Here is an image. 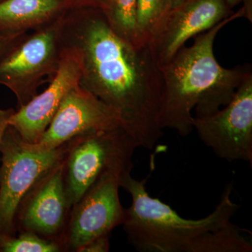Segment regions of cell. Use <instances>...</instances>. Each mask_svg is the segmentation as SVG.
I'll return each instance as SVG.
<instances>
[{
	"mask_svg": "<svg viewBox=\"0 0 252 252\" xmlns=\"http://www.w3.org/2000/svg\"><path fill=\"white\" fill-rule=\"evenodd\" d=\"M63 40L82 53L80 85L115 111L138 147L153 149L159 122L161 70L150 44L134 47L113 30L103 11L64 17Z\"/></svg>",
	"mask_w": 252,
	"mask_h": 252,
	"instance_id": "cell-1",
	"label": "cell"
},
{
	"mask_svg": "<svg viewBox=\"0 0 252 252\" xmlns=\"http://www.w3.org/2000/svg\"><path fill=\"white\" fill-rule=\"evenodd\" d=\"M121 187L130 194L123 228L127 243L140 252H252L250 230L232 223L239 205L232 199L233 184L222 192L220 202L208 216L190 220L170 205L151 196L145 180L124 172Z\"/></svg>",
	"mask_w": 252,
	"mask_h": 252,
	"instance_id": "cell-2",
	"label": "cell"
},
{
	"mask_svg": "<svg viewBox=\"0 0 252 252\" xmlns=\"http://www.w3.org/2000/svg\"><path fill=\"white\" fill-rule=\"evenodd\" d=\"M245 14L244 10L225 18L197 36L193 45L181 48L160 67L162 89L159 122L162 130L171 129L182 137H187L193 130V109L195 117H203L229 103L251 70L245 67H221L214 54V41L225 25L246 16Z\"/></svg>",
	"mask_w": 252,
	"mask_h": 252,
	"instance_id": "cell-3",
	"label": "cell"
},
{
	"mask_svg": "<svg viewBox=\"0 0 252 252\" xmlns=\"http://www.w3.org/2000/svg\"><path fill=\"white\" fill-rule=\"evenodd\" d=\"M64 16L47 26L25 33L0 59V84L16 96L18 107L37 94L39 86L52 80L63 49Z\"/></svg>",
	"mask_w": 252,
	"mask_h": 252,
	"instance_id": "cell-4",
	"label": "cell"
},
{
	"mask_svg": "<svg viewBox=\"0 0 252 252\" xmlns=\"http://www.w3.org/2000/svg\"><path fill=\"white\" fill-rule=\"evenodd\" d=\"M68 147L69 141L51 150L37 149L8 126L0 144V239L17 234L15 220L21 200L41 176L65 157Z\"/></svg>",
	"mask_w": 252,
	"mask_h": 252,
	"instance_id": "cell-5",
	"label": "cell"
},
{
	"mask_svg": "<svg viewBox=\"0 0 252 252\" xmlns=\"http://www.w3.org/2000/svg\"><path fill=\"white\" fill-rule=\"evenodd\" d=\"M137 147L122 127L88 132L69 140L63 178L70 207L109 168L132 164V156Z\"/></svg>",
	"mask_w": 252,
	"mask_h": 252,
	"instance_id": "cell-6",
	"label": "cell"
},
{
	"mask_svg": "<svg viewBox=\"0 0 252 252\" xmlns=\"http://www.w3.org/2000/svg\"><path fill=\"white\" fill-rule=\"evenodd\" d=\"M132 167L133 164L111 167L72 207L63 240L64 252H78L91 240L111 235L116 227L122 225L126 209L119 198L121 178Z\"/></svg>",
	"mask_w": 252,
	"mask_h": 252,
	"instance_id": "cell-7",
	"label": "cell"
},
{
	"mask_svg": "<svg viewBox=\"0 0 252 252\" xmlns=\"http://www.w3.org/2000/svg\"><path fill=\"white\" fill-rule=\"evenodd\" d=\"M198 138L220 158L252 165V73L249 72L223 109L203 117H193Z\"/></svg>",
	"mask_w": 252,
	"mask_h": 252,
	"instance_id": "cell-8",
	"label": "cell"
},
{
	"mask_svg": "<svg viewBox=\"0 0 252 252\" xmlns=\"http://www.w3.org/2000/svg\"><path fill=\"white\" fill-rule=\"evenodd\" d=\"M64 158L28 190L18 206L15 220L16 233L29 232L56 242L63 252V238L72 210L63 178Z\"/></svg>",
	"mask_w": 252,
	"mask_h": 252,
	"instance_id": "cell-9",
	"label": "cell"
},
{
	"mask_svg": "<svg viewBox=\"0 0 252 252\" xmlns=\"http://www.w3.org/2000/svg\"><path fill=\"white\" fill-rule=\"evenodd\" d=\"M83 58L77 46L63 40L59 69L44 92L15 110L9 126L25 142L36 144L40 140L68 93L80 84Z\"/></svg>",
	"mask_w": 252,
	"mask_h": 252,
	"instance_id": "cell-10",
	"label": "cell"
},
{
	"mask_svg": "<svg viewBox=\"0 0 252 252\" xmlns=\"http://www.w3.org/2000/svg\"><path fill=\"white\" fill-rule=\"evenodd\" d=\"M119 127L122 122L115 111L79 84L68 93L40 140L33 144L51 150L76 136Z\"/></svg>",
	"mask_w": 252,
	"mask_h": 252,
	"instance_id": "cell-11",
	"label": "cell"
},
{
	"mask_svg": "<svg viewBox=\"0 0 252 252\" xmlns=\"http://www.w3.org/2000/svg\"><path fill=\"white\" fill-rule=\"evenodd\" d=\"M225 0H185L162 20L150 44L160 67L193 36L229 17Z\"/></svg>",
	"mask_w": 252,
	"mask_h": 252,
	"instance_id": "cell-12",
	"label": "cell"
},
{
	"mask_svg": "<svg viewBox=\"0 0 252 252\" xmlns=\"http://www.w3.org/2000/svg\"><path fill=\"white\" fill-rule=\"evenodd\" d=\"M64 5L61 0H4L0 1V34L36 31L54 22Z\"/></svg>",
	"mask_w": 252,
	"mask_h": 252,
	"instance_id": "cell-13",
	"label": "cell"
},
{
	"mask_svg": "<svg viewBox=\"0 0 252 252\" xmlns=\"http://www.w3.org/2000/svg\"><path fill=\"white\" fill-rule=\"evenodd\" d=\"M137 0H108L103 13L113 30L136 48L149 43L142 40L136 23Z\"/></svg>",
	"mask_w": 252,
	"mask_h": 252,
	"instance_id": "cell-14",
	"label": "cell"
},
{
	"mask_svg": "<svg viewBox=\"0 0 252 252\" xmlns=\"http://www.w3.org/2000/svg\"><path fill=\"white\" fill-rule=\"evenodd\" d=\"M172 8V0H137L136 23L142 41L150 44L158 28Z\"/></svg>",
	"mask_w": 252,
	"mask_h": 252,
	"instance_id": "cell-15",
	"label": "cell"
},
{
	"mask_svg": "<svg viewBox=\"0 0 252 252\" xmlns=\"http://www.w3.org/2000/svg\"><path fill=\"white\" fill-rule=\"evenodd\" d=\"M62 247L52 240L29 232L0 239V252H61Z\"/></svg>",
	"mask_w": 252,
	"mask_h": 252,
	"instance_id": "cell-16",
	"label": "cell"
},
{
	"mask_svg": "<svg viewBox=\"0 0 252 252\" xmlns=\"http://www.w3.org/2000/svg\"><path fill=\"white\" fill-rule=\"evenodd\" d=\"M110 249V235H104L91 240L78 252H107Z\"/></svg>",
	"mask_w": 252,
	"mask_h": 252,
	"instance_id": "cell-17",
	"label": "cell"
},
{
	"mask_svg": "<svg viewBox=\"0 0 252 252\" xmlns=\"http://www.w3.org/2000/svg\"><path fill=\"white\" fill-rule=\"evenodd\" d=\"M25 33L11 34V35H2L0 34V59L2 58L5 53L12 46L15 41L19 39Z\"/></svg>",
	"mask_w": 252,
	"mask_h": 252,
	"instance_id": "cell-18",
	"label": "cell"
},
{
	"mask_svg": "<svg viewBox=\"0 0 252 252\" xmlns=\"http://www.w3.org/2000/svg\"><path fill=\"white\" fill-rule=\"evenodd\" d=\"M14 112L15 110L13 109H0V144H1L5 131L9 126V118L14 114Z\"/></svg>",
	"mask_w": 252,
	"mask_h": 252,
	"instance_id": "cell-19",
	"label": "cell"
},
{
	"mask_svg": "<svg viewBox=\"0 0 252 252\" xmlns=\"http://www.w3.org/2000/svg\"><path fill=\"white\" fill-rule=\"evenodd\" d=\"M243 0H225V3H226L227 6L228 7H233L235 5L239 4L240 1Z\"/></svg>",
	"mask_w": 252,
	"mask_h": 252,
	"instance_id": "cell-20",
	"label": "cell"
},
{
	"mask_svg": "<svg viewBox=\"0 0 252 252\" xmlns=\"http://www.w3.org/2000/svg\"><path fill=\"white\" fill-rule=\"evenodd\" d=\"M185 0H172V8L178 6L181 3L183 2Z\"/></svg>",
	"mask_w": 252,
	"mask_h": 252,
	"instance_id": "cell-21",
	"label": "cell"
}]
</instances>
